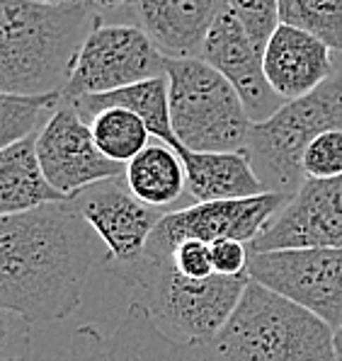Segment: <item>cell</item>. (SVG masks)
Returning a JSON list of instances; mask_svg holds the SVG:
<instances>
[{
    "label": "cell",
    "instance_id": "f546056e",
    "mask_svg": "<svg viewBox=\"0 0 342 361\" xmlns=\"http://www.w3.org/2000/svg\"><path fill=\"white\" fill-rule=\"evenodd\" d=\"M335 354H338V361H342V327L335 330Z\"/></svg>",
    "mask_w": 342,
    "mask_h": 361
},
{
    "label": "cell",
    "instance_id": "ba28073f",
    "mask_svg": "<svg viewBox=\"0 0 342 361\" xmlns=\"http://www.w3.org/2000/svg\"><path fill=\"white\" fill-rule=\"evenodd\" d=\"M291 194L264 192L248 199H224V202H202L195 207L170 211L156 226L146 245L148 259H168L175 245L182 240L216 243V240H240L250 245L262 231L272 224L274 216L289 204Z\"/></svg>",
    "mask_w": 342,
    "mask_h": 361
},
{
    "label": "cell",
    "instance_id": "7c38bea8",
    "mask_svg": "<svg viewBox=\"0 0 342 361\" xmlns=\"http://www.w3.org/2000/svg\"><path fill=\"white\" fill-rule=\"evenodd\" d=\"M68 361H207L197 347L180 342L156 325L134 301L112 332L80 325L68 340Z\"/></svg>",
    "mask_w": 342,
    "mask_h": 361
},
{
    "label": "cell",
    "instance_id": "1f68e13d",
    "mask_svg": "<svg viewBox=\"0 0 342 361\" xmlns=\"http://www.w3.org/2000/svg\"><path fill=\"white\" fill-rule=\"evenodd\" d=\"M35 3H42V0H35Z\"/></svg>",
    "mask_w": 342,
    "mask_h": 361
},
{
    "label": "cell",
    "instance_id": "5bb4252c",
    "mask_svg": "<svg viewBox=\"0 0 342 361\" xmlns=\"http://www.w3.org/2000/svg\"><path fill=\"white\" fill-rule=\"evenodd\" d=\"M262 56L264 51L257 49L231 10H224L216 18L200 56L238 90L252 124L269 119L284 104V99L267 82Z\"/></svg>",
    "mask_w": 342,
    "mask_h": 361
},
{
    "label": "cell",
    "instance_id": "5b68a950",
    "mask_svg": "<svg viewBox=\"0 0 342 361\" xmlns=\"http://www.w3.org/2000/svg\"><path fill=\"white\" fill-rule=\"evenodd\" d=\"M170 121L187 151H248L252 121L233 85L207 61L165 59Z\"/></svg>",
    "mask_w": 342,
    "mask_h": 361
},
{
    "label": "cell",
    "instance_id": "7a4b0ae2",
    "mask_svg": "<svg viewBox=\"0 0 342 361\" xmlns=\"http://www.w3.org/2000/svg\"><path fill=\"white\" fill-rule=\"evenodd\" d=\"M97 25L100 15L83 3L0 0V92H61L80 44Z\"/></svg>",
    "mask_w": 342,
    "mask_h": 361
},
{
    "label": "cell",
    "instance_id": "f1b7e54d",
    "mask_svg": "<svg viewBox=\"0 0 342 361\" xmlns=\"http://www.w3.org/2000/svg\"><path fill=\"white\" fill-rule=\"evenodd\" d=\"M85 8H90L95 15L104 13V10H114V8H121L124 3H131V0H80Z\"/></svg>",
    "mask_w": 342,
    "mask_h": 361
},
{
    "label": "cell",
    "instance_id": "52a82bcc",
    "mask_svg": "<svg viewBox=\"0 0 342 361\" xmlns=\"http://www.w3.org/2000/svg\"><path fill=\"white\" fill-rule=\"evenodd\" d=\"M158 75H165V56L141 27L97 25L75 54L61 99L73 102Z\"/></svg>",
    "mask_w": 342,
    "mask_h": 361
},
{
    "label": "cell",
    "instance_id": "ac0fdd59",
    "mask_svg": "<svg viewBox=\"0 0 342 361\" xmlns=\"http://www.w3.org/2000/svg\"><path fill=\"white\" fill-rule=\"evenodd\" d=\"M75 109L85 121H90L92 116L102 109L109 107H121L129 109L136 116H141L143 124L148 126L151 136H156L161 143H168L175 151H182L178 136L173 131V121H170V87H168V75L148 78V80L134 82V85L119 87L112 92H100V95H85L73 99Z\"/></svg>",
    "mask_w": 342,
    "mask_h": 361
},
{
    "label": "cell",
    "instance_id": "30bf717a",
    "mask_svg": "<svg viewBox=\"0 0 342 361\" xmlns=\"http://www.w3.org/2000/svg\"><path fill=\"white\" fill-rule=\"evenodd\" d=\"M71 204L102 240L107 250L104 267L119 276L141 262L153 231L165 216L161 209L139 202L126 187L124 175L87 187Z\"/></svg>",
    "mask_w": 342,
    "mask_h": 361
},
{
    "label": "cell",
    "instance_id": "44dd1931",
    "mask_svg": "<svg viewBox=\"0 0 342 361\" xmlns=\"http://www.w3.org/2000/svg\"><path fill=\"white\" fill-rule=\"evenodd\" d=\"M87 124H90L97 148L109 160L121 165L134 160L148 146V136H151V131L143 124L141 116H136L134 112L121 107L102 109Z\"/></svg>",
    "mask_w": 342,
    "mask_h": 361
},
{
    "label": "cell",
    "instance_id": "4316f807",
    "mask_svg": "<svg viewBox=\"0 0 342 361\" xmlns=\"http://www.w3.org/2000/svg\"><path fill=\"white\" fill-rule=\"evenodd\" d=\"M168 259L180 274L190 276V279H207V276L214 274L212 245L197 240V238H190V240H182L180 245H175Z\"/></svg>",
    "mask_w": 342,
    "mask_h": 361
},
{
    "label": "cell",
    "instance_id": "9c48e42d",
    "mask_svg": "<svg viewBox=\"0 0 342 361\" xmlns=\"http://www.w3.org/2000/svg\"><path fill=\"white\" fill-rule=\"evenodd\" d=\"M248 276L308 308L333 330L342 327V247L250 252Z\"/></svg>",
    "mask_w": 342,
    "mask_h": 361
},
{
    "label": "cell",
    "instance_id": "d6986e66",
    "mask_svg": "<svg viewBox=\"0 0 342 361\" xmlns=\"http://www.w3.org/2000/svg\"><path fill=\"white\" fill-rule=\"evenodd\" d=\"M68 202L49 185L37 158V133L0 151V216Z\"/></svg>",
    "mask_w": 342,
    "mask_h": 361
},
{
    "label": "cell",
    "instance_id": "e0dca14e",
    "mask_svg": "<svg viewBox=\"0 0 342 361\" xmlns=\"http://www.w3.org/2000/svg\"><path fill=\"white\" fill-rule=\"evenodd\" d=\"M180 158L187 172V194L197 204L248 199L264 194L267 187L257 177L248 151H187Z\"/></svg>",
    "mask_w": 342,
    "mask_h": 361
},
{
    "label": "cell",
    "instance_id": "484cf974",
    "mask_svg": "<svg viewBox=\"0 0 342 361\" xmlns=\"http://www.w3.org/2000/svg\"><path fill=\"white\" fill-rule=\"evenodd\" d=\"M32 323L8 308H0V361H30Z\"/></svg>",
    "mask_w": 342,
    "mask_h": 361
},
{
    "label": "cell",
    "instance_id": "8992f818",
    "mask_svg": "<svg viewBox=\"0 0 342 361\" xmlns=\"http://www.w3.org/2000/svg\"><path fill=\"white\" fill-rule=\"evenodd\" d=\"M330 129H342V68H335L311 95L284 102L269 119L252 124L248 153L267 192L294 197L306 182L303 153L313 138Z\"/></svg>",
    "mask_w": 342,
    "mask_h": 361
},
{
    "label": "cell",
    "instance_id": "3957f363",
    "mask_svg": "<svg viewBox=\"0 0 342 361\" xmlns=\"http://www.w3.org/2000/svg\"><path fill=\"white\" fill-rule=\"evenodd\" d=\"M200 352L207 361H338L333 327L252 279L224 330Z\"/></svg>",
    "mask_w": 342,
    "mask_h": 361
},
{
    "label": "cell",
    "instance_id": "8fae6325",
    "mask_svg": "<svg viewBox=\"0 0 342 361\" xmlns=\"http://www.w3.org/2000/svg\"><path fill=\"white\" fill-rule=\"evenodd\" d=\"M37 158L49 185L68 202L87 187L126 172V165L109 160L97 148L90 124L63 99L37 131Z\"/></svg>",
    "mask_w": 342,
    "mask_h": 361
},
{
    "label": "cell",
    "instance_id": "4dcf8cb0",
    "mask_svg": "<svg viewBox=\"0 0 342 361\" xmlns=\"http://www.w3.org/2000/svg\"><path fill=\"white\" fill-rule=\"evenodd\" d=\"M42 3H47V5H75V3H80V0H42Z\"/></svg>",
    "mask_w": 342,
    "mask_h": 361
},
{
    "label": "cell",
    "instance_id": "cb8c5ba5",
    "mask_svg": "<svg viewBox=\"0 0 342 361\" xmlns=\"http://www.w3.org/2000/svg\"><path fill=\"white\" fill-rule=\"evenodd\" d=\"M306 180H338L342 177V129L323 131L311 141L301 160Z\"/></svg>",
    "mask_w": 342,
    "mask_h": 361
},
{
    "label": "cell",
    "instance_id": "6da1fadb",
    "mask_svg": "<svg viewBox=\"0 0 342 361\" xmlns=\"http://www.w3.org/2000/svg\"><path fill=\"white\" fill-rule=\"evenodd\" d=\"M104 257L102 240L71 202L0 216V308L32 325L71 318Z\"/></svg>",
    "mask_w": 342,
    "mask_h": 361
},
{
    "label": "cell",
    "instance_id": "7402d4cb",
    "mask_svg": "<svg viewBox=\"0 0 342 361\" xmlns=\"http://www.w3.org/2000/svg\"><path fill=\"white\" fill-rule=\"evenodd\" d=\"M61 104V92L51 95H13L0 92V151L35 136Z\"/></svg>",
    "mask_w": 342,
    "mask_h": 361
},
{
    "label": "cell",
    "instance_id": "2e32d148",
    "mask_svg": "<svg viewBox=\"0 0 342 361\" xmlns=\"http://www.w3.org/2000/svg\"><path fill=\"white\" fill-rule=\"evenodd\" d=\"M139 27L165 59L202 56L209 30L226 0H131Z\"/></svg>",
    "mask_w": 342,
    "mask_h": 361
},
{
    "label": "cell",
    "instance_id": "277c9868",
    "mask_svg": "<svg viewBox=\"0 0 342 361\" xmlns=\"http://www.w3.org/2000/svg\"><path fill=\"white\" fill-rule=\"evenodd\" d=\"M119 279L136 293V301L163 332L202 349L228 323L250 276L212 274L207 279H190L170 259L143 257Z\"/></svg>",
    "mask_w": 342,
    "mask_h": 361
},
{
    "label": "cell",
    "instance_id": "83f0119b",
    "mask_svg": "<svg viewBox=\"0 0 342 361\" xmlns=\"http://www.w3.org/2000/svg\"><path fill=\"white\" fill-rule=\"evenodd\" d=\"M212 262H214V274H221V276L248 274V262H250L248 243L240 240L212 243Z\"/></svg>",
    "mask_w": 342,
    "mask_h": 361
},
{
    "label": "cell",
    "instance_id": "9a60e30c",
    "mask_svg": "<svg viewBox=\"0 0 342 361\" xmlns=\"http://www.w3.org/2000/svg\"><path fill=\"white\" fill-rule=\"evenodd\" d=\"M333 49L311 32L279 25L264 47V75L284 102L311 95L335 73Z\"/></svg>",
    "mask_w": 342,
    "mask_h": 361
},
{
    "label": "cell",
    "instance_id": "d4e9b609",
    "mask_svg": "<svg viewBox=\"0 0 342 361\" xmlns=\"http://www.w3.org/2000/svg\"><path fill=\"white\" fill-rule=\"evenodd\" d=\"M226 10H231L238 18V22L262 51L274 30L282 25L279 0H226Z\"/></svg>",
    "mask_w": 342,
    "mask_h": 361
},
{
    "label": "cell",
    "instance_id": "4fadbf2b",
    "mask_svg": "<svg viewBox=\"0 0 342 361\" xmlns=\"http://www.w3.org/2000/svg\"><path fill=\"white\" fill-rule=\"evenodd\" d=\"M294 247H342V177L306 180L262 235L248 245L250 252Z\"/></svg>",
    "mask_w": 342,
    "mask_h": 361
},
{
    "label": "cell",
    "instance_id": "603a6c76",
    "mask_svg": "<svg viewBox=\"0 0 342 361\" xmlns=\"http://www.w3.org/2000/svg\"><path fill=\"white\" fill-rule=\"evenodd\" d=\"M279 20L342 54V0H279Z\"/></svg>",
    "mask_w": 342,
    "mask_h": 361
},
{
    "label": "cell",
    "instance_id": "ffe728a7",
    "mask_svg": "<svg viewBox=\"0 0 342 361\" xmlns=\"http://www.w3.org/2000/svg\"><path fill=\"white\" fill-rule=\"evenodd\" d=\"M124 182L139 202L163 211L187 192L185 163L168 143H148L126 163Z\"/></svg>",
    "mask_w": 342,
    "mask_h": 361
}]
</instances>
